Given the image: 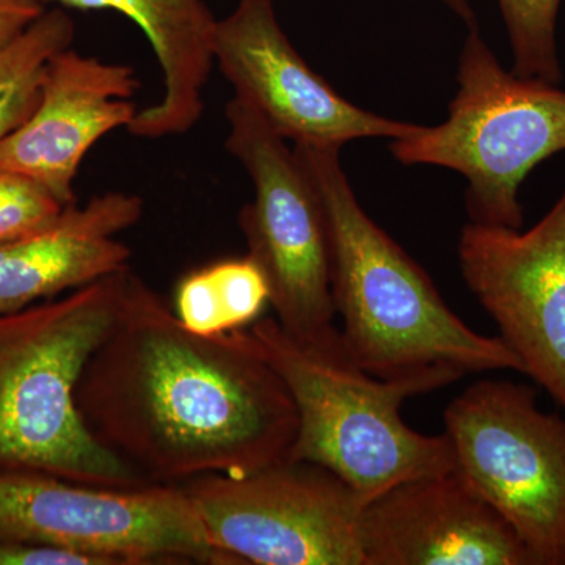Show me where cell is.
Listing matches in <instances>:
<instances>
[{
	"label": "cell",
	"mask_w": 565,
	"mask_h": 565,
	"mask_svg": "<svg viewBox=\"0 0 565 565\" xmlns=\"http://www.w3.org/2000/svg\"><path fill=\"white\" fill-rule=\"evenodd\" d=\"M0 541L57 546L107 565H241L212 544L180 484L104 487L0 475Z\"/></svg>",
	"instance_id": "cell-6"
},
{
	"label": "cell",
	"mask_w": 565,
	"mask_h": 565,
	"mask_svg": "<svg viewBox=\"0 0 565 565\" xmlns=\"http://www.w3.org/2000/svg\"><path fill=\"white\" fill-rule=\"evenodd\" d=\"M360 542L363 565H533L514 527L457 468L367 500Z\"/></svg>",
	"instance_id": "cell-12"
},
{
	"label": "cell",
	"mask_w": 565,
	"mask_h": 565,
	"mask_svg": "<svg viewBox=\"0 0 565 565\" xmlns=\"http://www.w3.org/2000/svg\"><path fill=\"white\" fill-rule=\"evenodd\" d=\"M139 79L132 66L103 62L66 47L47 62L39 103L0 141V170L39 181L58 202L76 203L74 181L88 151L107 134L131 125Z\"/></svg>",
	"instance_id": "cell-13"
},
{
	"label": "cell",
	"mask_w": 565,
	"mask_h": 565,
	"mask_svg": "<svg viewBox=\"0 0 565 565\" xmlns=\"http://www.w3.org/2000/svg\"><path fill=\"white\" fill-rule=\"evenodd\" d=\"M74 399L92 437L148 484L285 462L299 426L288 386L248 327L193 333L132 270Z\"/></svg>",
	"instance_id": "cell-1"
},
{
	"label": "cell",
	"mask_w": 565,
	"mask_h": 565,
	"mask_svg": "<svg viewBox=\"0 0 565 565\" xmlns=\"http://www.w3.org/2000/svg\"><path fill=\"white\" fill-rule=\"evenodd\" d=\"M519 76L559 84L557 18L563 0H497Z\"/></svg>",
	"instance_id": "cell-18"
},
{
	"label": "cell",
	"mask_w": 565,
	"mask_h": 565,
	"mask_svg": "<svg viewBox=\"0 0 565 565\" xmlns=\"http://www.w3.org/2000/svg\"><path fill=\"white\" fill-rule=\"evenodd\" d=\"M294 152L321 202L334 313L356 364L386 381L435 377L448 386L468 374L525 373L504 341L468 327L426 270L367 215L341 147L296 143Z\"/></svg>",
	"instance_id": "cell-2"
},
{
	"label": "cell",
	"mask_w": 565,
	"mask_h": 565,
	"mask_svg": "<svg viewBox=\"0 0 565 565\" xmlns=\"http://www.w3.org/2000/svg\"><path fill=\"white\" fill-rule=\"evenodd\" d=\"M65 207L39 181L0 170V243L39 232L54 222Z\"/></svg>",
	"instance_id": "cell-19"
},
{
	"label": "cell",
	"mask_w": 565,
	"mask_h": 565,
	"mask_svg": "<svg viewBox=\"0 0 565 565\" xmlns=\"http://www.w3.org/2000/svg\"><path fill=\"white\" fill-rule=\"evenodd\" d=\"M0 565H107L99 557L32 542L0 541Z\"/></svg>",
	"instance_id": "cell-20"
},
{
	"label": "cell",
	"mask_w": 565,
	"mask_h": 565,
	"mask_svg": "<svg viewBox=\"0 0 565 565\" xmlns=\"http://www.w3.org/2000/svg\"><path fill=\"white\" fill-rule=\"evenodd\" d=\"M225 147L250 177L255 196L239 212L247 256L269 285L282 329L318 337L334 326L330 248L318 193L294 148L258 110L234 98L226 106Z\"/></svg>",
	"instance_id": "cell-9"
},
{
	"label": "cell",
	"mask_w": 565,
	"mask_h": 565,
	"mask_svg": "<svg viewBox=\"0 0 565 565\" xmlns=\"http://www.w3.org/2000/svg\"><path fill=\"white\" fill-rule=\"evenodd\" d=\"M438 2L448 7L457 18H460V20L468 25V28H475V25H478V21H476V13L473 7H471L470 0H438Z\"/></svg>",
	"instance_id": "cell-22"
},
{
	"label": "cell",
	"mask_w": 565,
	"mask_h": 565,
	"mask_svg": "<svg viewBox=\"0 0 565 565\" xmlns=\"http://www.w3.org/2000/svg\"><path fill=\"white\" fill-rule=\"evenodd\" d=\"M44 11L43 0H0V46L20 36Z\"/></svg>",
	"instance_id": "cell-21"
},
{
	"label": "cell",
	"mask_w": 565,
	"mask_h": 565,
	"mask_svg": "<svg viewBox=\"0 0 565 565\" xmlns=\"http://www.w3.org/2000/svg\"><path fill=\"white\" fill-rule=\"evenodd\" d=\"M65 9L110 10L145 33L162 74L158 103L137 111L128 131L140 139L181 136L202 120L212 66L214 17L206 0H43Z\"/></svg>",
	"instance_id": "cell-15"
},
{
	"label": "cell",
	"mask_w": 565,
	"mask_h": 565,
	"mask_svg": "<svg viewBox=\"0 0 565 565\" xmlns=\"http://www.w3.org/2000/svg\"><path fill=\"white\" fill-rule=\"evenodd\" d=\"M457 84L448 118L390 141V151L404 166L462 174L470 222L523 228V181L565 151V90L503 68L478 25L468 28Z\"/></svg>",
	"instance_id": "cell-5"
},
{
	"label": "cell",
	"mask_w": 565,
	"mask_h": 565,
	"mask_svg": "<svg viewBox=\"0 0 565 565\" xmlns=\"http://www.w3.org/2000/svg\"><path fill=\"white\" fill-rule=\"evenodd\" d=\"M76 28L62 9L44 11L20 36L0 46V141L31 117L47 62L71 47Z\"/></svg>",
	"instance_id": "cell-17"
},
{
	"label": "cell",
	"mask_w": 565,
	"mask_h": 565,
	"mask_svg": "<svg viewBox=\"0 0 565 565\" xmlns=\"http://www.w3.org/2000/svg\"><path fill=\"white\" fill-rule=\"evenodd\" d=\"M131 269L0 313V475L88 486H148L88 433L76 385L120 310Z\"/></svg>",
	"instance_id": "cell-3"
},
{
	"label": "cell",
	"mask_w": 565,
	"mask_h": 565,
	"mask_svg": "<svg viewBox=\"0 0 565 565\" xmlns=\"http://www.w3.org/2000/svg\"><path fill=\"white\" fill-rule=\"evenodd\" d=\"M212 544L241 565H363L366 501L332 471L285 460L245 476L180 484Z\"/></svg>",
	"instance_id": "cell-8"
},
{
	"label": "cell",
	"mask_w": 565,
	"mask_h": 565,
	"mask_svg": "<svg viewBox=\"0 0 565 565\" xmlns=\"http://www.w3.org/2000/svg\"><path fill=\"white\" fill-rule=\"evenodd\" d=\"M248 330L281 375L296 404V440L288 460L321 465L364 501L390 487L456 468L448 435H426L404 422L411 397L448 386L440 379H379L345 349L340 329L297 337L275 318Z\"/></svg>",
	"instance_id": "cell-4"
},
{
	"label": "cell",
	"mask_w": 565,
	"mask_h": 565,
	"mask_svg": "<svg viewBox=\"0 0 565 565\" xmlns=\"http://www.w3.org/2000/svg\"><path fill=\"white\" fill-rule=\"evenodd\" d=\"M456 468L514 527L533 565H565V419L533 386L486 379L446 407Z\"/></svg>",
	"instance_id": "cell-7"
},
{
	"label": "cell",
	"mask_w": 565,
	"mask_h": 565,
	"mask_svg": "<svg viewBox=\"0 0 565 565\" xmlns=\"http://www.w3.org/2000/svg\"><path fill=\"white\" fill-rule=\"evenodd\" d=\"M214 65L236 98L296 143L343 148L359 139H403L418 125L393 120L343 98L292 46L273 0H239L215 25Z\"/></svg>",
	"instance_id": "cell-11"
},
{
	"label": "cell",
	"mask_w": 565,
	"mask_h": 565,
	"mask_svg": "<svg viewBox=\"0 0 565 565\" xmlns=\"http://www.w3.org/2000/svg\"><path fill=\"white\" fill-rule=\"evenodd\" d=\"M141 215L143 200L136 193L106 192L84 206L70 204L39 232L0 243V313L128 269L131 250L117 236Z\"/></svg>",
	"instance_id": "cell-14"
},
{
	"label": "cell",
	"mask_w": 565,
	"mask_h": 565,
	"mask_svg": "<svg viewBox=\"0 0 565 565\" xmlns=\"http://www.w3.org/2000/svg\"><path fill=\"white\" fill-rule=\"evenodd\" d=\"M269 299L263 270L245 255L185 274L174 288L172 310L185 329L210 337L247 329L262 318Z\"/></svg>",
	"instance_id": "cell-16"
},
{
	"label": "cell",
	"mask_w": 565,
	"mask_h": 565,
	"mask_svg": "<svg viewBox=\"0 0 565 565\" xmlns=\"http://www.w3.org/2000/svg\"><path fill=\"white\" fill-rule=\"evenodd\" d=\"M459 263L523 374L565 411V192L527 232L468 222Z\"/></svg>",
	"instance_id": "cell-10"
}]
</instances>
